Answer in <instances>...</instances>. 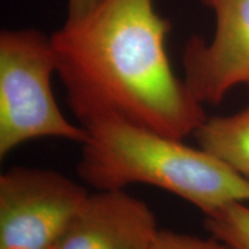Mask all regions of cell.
Masks as SVG:
<instances>
[{
    "label": "cell",
    "instance_id": "1",
    "mask_svg": "<svg viewBox=\"0 0 249 249\" xmlns=\"http://www.w3.org/2000/svg\"><path fill=\"white\" fill-rule=\"evenodd\" d=\"M156 0H102L51 36L57 74L81 126L118 120L183 140L207 120L203 104L174 73L170 20Z\"/></svg>",
    "mask_w": 249,
    "mask_h": 249
},
{
    "label": "cell",
    "instance_id": "2",
    "mask_svg": "<svg viewBox=\"0 0 249 249\" xmlns=\"http://www.w3.org/2000/svg\"><path fill=\"white\" fill-rule=\"evenodd\" d=\"M77 173L97 191L144 183L172 193L210 216L234 202L249 203V181L203 149L118 120L83 127Z\"/></svg>",
    "mask_w": 249,
    "mask_h": 249
},
{
    "label": "cell",
    "instance_id": "3",
    "mask_svg": "<svg viewBox=\"0 0 249 249\" xmlns=\"http://www.w3.org/2000/svg\"><path fill=\"white\" fill-rule=\"evenodd\" d=\"M51 37L36 29L0 33V158L24 142L58 138L83 144L88 132L62 114L52 90Z\"/></svg>",
    "mask_w": 249,
    "mask_h": 249
},
{
    "label": "cell",
    "instance_id": "4",
    "mask_svg": "<svg viewBox=\"0 0 249 249\" xmlns=\"http://www.w3.org/2000/svg\"><path fill=\"white\" fill-rule=\"evenodd\" d=\"M88 195L57 171L11 167L0 176V249H54Z\"/></svg>",
    "mask_w": 249,
    "mask_h": 249
},
{
    "label": "cell",
    "instance_id": "5",
    "mask_svg": "<svg viewBox=\"0 0 249 249\" xmlns=\"http://www.w3.org/2000/svg\"><path fill=\"white\" fill-rule=\"evenodd\" d=\"M201 1L213 12L214 34L187 40L183 80L198 102L218 105L235 87H249V0Z\"/></svg>",
    "mask_w": 249,
    "mask_h": 249
},
{
    "label": "cell",
    "instance_id": "6",
    "mask_svg": "<svg viewBox=\"0 0 249 249\" xmlns=\"http://www.w3.org/2000/svg\"><path fill=\"white\" fill-rule=\"evenodd\" d=\"M144 202L119 191L89 194L54 249H152L158 234Z\"/></svg>",
    "mask_w": 249,
    "mask_h": 249
},
{
    "label": "cell",
    "instance_id": "7",
    "mask_svg": "<svg viewBox=\"0 0 249 249\" xmlns=\"http://www.w3.org/2000/svg\"><path fill=\"white\" fill-rule=\"evenodd\" d=\"M194 136L201 149L249 181V107L231 116L207 118Z\"/></svg>",
    "mask_w": 249,
    "mask_h": 249
},
{
    "label": "cell",
    "instance_id": "8",
    "mask_svg": "<svg viewBox=\"0 0 249 249\" xmlns=\"http://www.w3.org/2000/svg\"><path fill=\"white\" fill-rule=\"evenodd\" d=\"M213 238L232 249H249V203L234 202L205 217Z\"/></svg>",
    "mask_w": 249,
    "mask_h": 249
},
{
    "label": "cell",
    "instance_id": "9",
    "mask_svg": "<svg viewBox=\"0 0 249 249\" xmlns=\"http://www.w3.org/2000/svg\"><path fill=\"white\" fill-rule=\"evenodd\" d=\"M152 249H232L216 238L204 239L186 233L160 230Z\"/></svg>",
    "mask_w": 249,
    "mask_h": 249
},
{
    "label": "cell",
    "instance_id": "10",
    "mask_svg": "<svg viewBox=\"0 0 249 249\" xmlns=\"http://www.w3.org/2000/svg\"><path fill=\"white\" fill-rule=\"evenodd\" d=\"M102 0H68L66 22H77L85 18Z\"/></svg>",
    "mask_w": 249,
    "mask_h": 249
}]
</instances>
